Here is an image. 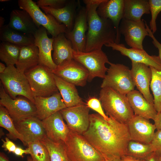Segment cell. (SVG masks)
I'll list each match as a JSON object with an SVG mask.
<instances>
[{
	"mask_svg": "<svg viewBox=\"0 0 161 161\" xmlns=\"http://www.w3.org/2000/svg\"><path fill=\"white\" fill-rule=\"evenodd\" d=\"M82 135L104 157L126 155L131 140L126 124L110 117L106 120L98 113L90 114L89 127Z\"/></svg>",
	"mask_w": 161,
	"mask_h": 161,
	"instance_id": "6da1fadb",
	"label": "cell"
},
{
	"mask_svg": "<svg viewBox=\"0 0 161 161\" xmlns=\"http://www.w3.org/2000/svg\"><path fill=\"white\" fill-rule=\"evenodd\" d=\"M103 0H83L88 28L85 52L101 49L104 45L115 42L117 32L112 22L100 17L97 10Z\"/></svg>",
	"mask_w": 161,
	"mask_h": 161,
	"instance_id": "7a4b0ae2",
	"label": "cell"
},
{
	"mask_svg": "<svg viewBox=\"0 0 161 161\" xmlns=\"http://www.w3.org/2000/svg\"><path fill=\"white\" fill-rule=\"evenodd\" d=\"M99 100L106 115L120 123L126 124L134 115L126 95L113 89L102 88Z\"/></svg>",
	"mask_w": 161,
	"mask_h": 161,
	"instance_id": "3957f363",
	"label": "cell"
},
{
	"mask_svg": "<svg viewBox=\"0 0 161 161\" xmlns=\"http://www.w3.org/2000/svg\"><path fill=\"white\" fill-rule=\"evenodd\" d=\"M64 143L71 161H105L82 134L70 130Z\"/></svg>",
	"mask_w": 161,
	"mask_h": 161,
	"instance_id": "277c9868",
	"label": "cell"
},
{
	"mask_svg": "<svg viewBox=\"0 0 161 161\" xmlns=\"http://www.w3.org/2000/svg\"><path fill=\"white\" fill-rule=\"evenodd\" d=\"M34 97L51 96L58 92L52 70L38 64L24 73Z\"/></svg>",
	"mask_w": 161,
	"mask_h": 161,
	"instance_id": "5b68a950",
	"label": "cell"
},
{
	"mask_svg": "<svg viewBox=\"0 0 161 161\" xmlns=\"http://www.w3.org/2000/svg\"><path fill=\"white\" fill-rule=\"evenodd\" d=\"M0 79L5 91L12 98L22 96L34 103V97L24 73L14 65L7 66L4 72L0 74Z\"/></svg>",
	"mask_w": 161,
	"mask_h": 161,
	"instance_id": "8992f818",
	"label": "cell"
},
{
	"mask_svg": "<svg viewBox=\"0 0 161 161\" xmlns=\"http://www.w3.org/2000/svg\"><path fill=\"white\" fill-rule=\"evenodd\" d=\"M109 64L101 88L109 87L125 95L134 90L135 85L129 67L120 64L111 62Z\"/></svg>",
	"mask_w": 161,
	"mask_h": 161,
	"instance_id": "52a82bcc",
	"label": "cell"
},
{
	"mask_svg": "<svg viewBox=\"0 0 161 161\" xmlns=\"http://www.w3.org/2000/svg\"><path fill=\"white\" fill-rule=\"evenodd\" d=\"M73 59L87 69L89 74L88 81L89 82L97 77L103 79L108 69L105 64L111 63L102 49L89 52L73 50Z\"/></svg>",
	"mask_w": 161,
	"mask_h": 161,
	"instance_id": "ba28073f",
	"label": "cell"
},
{
	"mask_svg": "<svg viewBox=\"0 0 161 161\" xmlns=\"http://www.w3.org/2000/svg\"><path fill=\"white\" fill-rule=\"evenodd\" d=\"M0 105L7 110L13 121H18L33 116H36L34 103L26 97L18 96L12 98L0 83Z\"/></svg>",
	"mask_w": 161,
	"mask_h": 161,
	"instance_id": "9c48e42d",
	"label": "cell"
},
{
	"mask_svg": "<svg viewBox=\"0 0 161 161\" xmlns=\"http://www.w3.org/2000/svg\"><path fill=\"white\" fill-rule=\"evenodd\" d=\"M18 4L19 8L27 12L35 22L40 27L42 26L55 37L67 31L66 27L59 23L52 15L43 13L36 3L32 0H19Z\"/></svg>",
	"mask_w": 161,
	"mask_h": 161,
	"instance_id": "30bf717a",
	"label": "cell"
},
{
	"mask_svg": "<svg viewBox=\"0 0 161 161\" xmlns=\"http://www.w3.org/2000/svg\"><path fill=\"white\" fill-rule=\"evenodd\" d=\"M90 108L86 103L66 107L60 111L64 120L71 131L82 134L89 123Z\"/></svg>",
	"mask_w": 161,
	"mask_h": 161,
	"instance_id": "8fae6325",
	"label": "cell"
},
{
	"mask_svg": "<svg viewBox=\"0 0 161 161\" xmlns=\"http://www.w3.org/2000/svg\"><path fill=\"white\" fill-rule=\"evenodd\" d=\"M120 34L123 35L127 44L132 48L143 49V41L149 34L143 19L134 21L123 18L119 26Z\"/></svg>",
	"mask_w": 161,
	"mask_h": 161,
	"instance_id": "7c38bea8",
	"label": "cell"
},
{
	"mask_svg": "<svg viewBox=\"0 0 161 161\" xmlns=\"http://www.w3.org/2000/svg\"><path fill=\"white\" fill-rule=\"evenodd\" d=\"M53 74L63 80L75 86L86 85L89 77L87 69L73 59L57 66Z\"/></svg>",
	"mask_w": 161,
	"mask_h": 161,
	"instance_id": "4fadbf2b",
	"label": "cell"
},
{
	"mask_svg": "<svg viewBox=\"0 0 161 161\" xmlns=\"http://www.w3.org/2000/svg\"><path fill=\"white\" fill-rule=\"evenodd\" d=\"M13 121L16 129L23 138V145L25 146L31 142L41 141L47 137L42 120L36 116Z\"/></svg>",
	"mask_w": 161,
	"mask_h": 161,
	"instance_id": "5bb4252c",
	"label": "cell"
},
{
	"mask_svg": "<svg viewBox=\"0 0 161 161\" xmlns=\"http://www.w3.org/2000/svg\"><path fill=\"white\" fill-rule=\"evenodd\" d=\"M88 28L87 16L85 7L80 8L76 14L72 29L65 33L71 42L73 50L85 52L86 39V32Z\"/></svg>",
	"mask_w": 161,
	"mask_h": 161,
	"instance_id": "9a60e30c",
	"label": "cell"
},
{
	"mask_svg": "<svg viewBox=\"0 0 161 161\" xmlns=\"http://www.w3.org/2000/svg\"><path fill=\"white\" fill-rule=\"evenodd\" d=\"M126 124L131 140L150 143L156 129L154 124L151 123L149 120L134 115Z\"/></svg>",
	"mask_w": 161,
	"mask_h": 161,
	"instance_id": "2e32d148",
	"label": "cell"
},
{
	"mask_svg": "<svg viewBox=\"0 0 161 161\" xmlns=\"http://www.w3.org/2000/svg\"><path fill=\"white\" fill-rule=\"evenodd\" d=\"M124 5V0H103L97 10L99 16L110 19L113 23L117 32L116 44H119L120 41L119 26L123 18Z\"/></svg>",
	"mask_w": 161,
	"mask_h": 161,
	"instance_id": "e0dca14e",
	"label": "cell"
},
{
	"mask_svg": "<svg viewBox=\"0 0 161 161\" xmlns=\"http://www.w3.org/2000/svg\"><path fill=\"white\" fill-rule=\"evenodd\" d=\"M105 46L119 52L122 55L128 57L131 61L143 64L161 70V61L158 56L150 55L144 49L128 48L124 44L115 42L110 43Z\"/></svg>",
	"mask_w": 161,
	"mask_h": 161,
	"instance_id": "ac0fdd59",
	"label": "cell"
},
{
	"mask_svg": "<svg viewBox=\"0 0 161 161\" xmlns=\"http://www.w3.org/2000/svg\"><path fill=\"white\" fill-rule=\"evenodd\" d=\"M131 66V73L135 86L148 102L154 104V98L149 89L152 77L150 67L143 64L133 61Z\"/></svg>",
	"mask_w": 161,
	"mask_h": 161,
	"instance_id": "d6986e66",
	"label": "cell"
},
{
	"mask_svg": "<svg viewBox=\"0 0 161 161\" xmlns=\"http://www.w3.org/2000/svg\"><path fill=\"white\" fill-rule=\"evenodd\" d=\"M47 32L45 28L41 26L33 35L34 44L38 49L39 64L48 67L53 71L57 66L52 56L53 38H49Z\"/></svg>",
	"mask_w": 161,
	"mask_h": 161,
	"instance_id": "ffe728a7",
	"label": "cell"
},
{
	"mask_svg": "<svg viewBox=\"0 0 161 161\" xmlns=\"http://www.w3.org/2000/svg\"><path fill=\"white\" fill-rule=\"evenodd\" d=\"M47 136L55 142H64L70 131L60 111L42 120Z\"/></svg>",
	"mask_w": 161,
	"mask_h": 161,
	"instance_id": "44dd1931",
	"label": "cell"
},
{
	"mask_svg": "<svg viewBox=\"0 0 161 161\" xmlns=\"http://www.w3.org/2000/svg\"><path fill=\"white\" fill-rule=\"evenodd\" d=\"M36 116L41 120L66 107L58 92L46 97H34Z\"/></svg>",
	"mask_w": 161,
	"mask_h": 161,
	"instance_id": "7402d4cb",
	"label": "cell"
},
{
	"mask_svg": "<svg viewBox=\"0 0 161 161\" xmlns=\"http://www.w3.org/2000/svg\"><path fill=\"white\" fill-rule=\"evenodd\" d=\"M134 114L153 120L157 114L154 105L148 102L139 91L134 90L126 95Z\"/></svg>",
	"mask_w": 161,
	"mask_h": 161,
	"instance_id": "603a6c76",
	"label": "cell"
},
{
	"mask_svg": "<svg viewBox=\"0 0 161 161\" xmlns=\"http://www.w3.org/2000/svg\"><path fill=\"white\" fill-rule=\"evenodd\" d=\"M8 26L24 34L33 35L40 28L30 15L24 10H13L10 14Z\"/></svg>",
	"mask_w": 161,
	"mask_h": 161,
	"instance_id": "cb8c5ba5",
	"label": "cell"
},
{
	"mask_svg": "<svg viewBox=\"0 0 161 161\" xmlns=\"http://www.w3.org/2000/svg\"><path fill=\"white\" fill-rule=\"evenodd\" d=\"M78 5V1H69L64 7L55 9L48 7L40 8L46 14L52 15L59 23L64 24L67 30H71L73 27L76 15V10Z\"/></svg>",
	"mask_w": 161,
	"mask_h": 161,
	"instance_id": "d4e9b609",
	"label": "cell"
},
{
	"mask_svg": "<svg viewBox=\"0 0 161 161\" xmlns=\"http://www.w3.org/2000/svg\"><path fill=\"white\" fill-rule=\"evenodd\" d=\"M53 38L52 44L53 61L57 66L73 59V49L70 41L64 33L59 34Z\"/></svg>",
	"mask_w": 161,
	"mask_h": 161,
	"instance_id": "484cf974",
	"label": "cell"
},
{
	"mask_svg": "<svg viewBox=\"0 0 161 161\" xmlns=\"http://www.w3.org/2000/svg\"><path fill=\"white\" fill-rule=\"evenodd\" d=\"M39 61L38 49L34 44L21 46L16 67L25 73L38 65Z\"/></svg>",
	"mask_w": 161,
	"mask_h": 161,
	"instance_id": "4316f807",
	"label": "cell"
},
{
	"mask_svg": "<svg viewBox=\"0 0 161 161\" xmlns=\"http://www.w3.org/2000/svg\"><path fill=\"white\" fill-rule=\"evenodd\" d=\"M54 77L56 86L66 107L85 103L79 96L75 85L63 80L54 74Z\"/></svg>",
	"mask_w": 161,
	"mask_h": 161,
	"instance_id": "83f0119b",
	"label": "cell"
},
{
	"mask_svg": "<svg viewBox=\"0 0 161 161\" xmlns=\"http://www.w3.org/2000/svg\"><path fill=\"white\" fill-rule=\"evenodd\" d=\"M150 13L148 1L124 0L123 18L134 21L141 20L144 14Z\"/></svg>",
	"mask_w": 161,
	"mask_h": 161,
	"instance_id": "f1b7e54d",
	"label": "cell"
},
{
	"mask_svg": "<svg viewBox=\"0 0 161 161\" xmlns=\"http://www.w3.org/2000/svg\"><path fill=\"white\" fill-rule=\"evenodd\" d=\"M33 35L23 33L4 25L0 28V40L20 46L34 44Z\"/></svg>",
	"mask_w": 161,
	"mask_h": 161,
	"instance_id": "f546056e",
	"label": "cell"
},
{
	"mask_svg": "<svg viewBox=\"0 0 161 161\" xmlns=\"http://www.w3.org/2000/svg\"><path fill=\"white\" fill-rule=\"evenodd\" d=\"M41 142L48 151L50 161H71L66 153L64 142H54L47 137Z\"/></svg>",
	"mask_w": 161,
	"mask_h": 161,
	"instance_id": "4dcf8cb0",
	"label": "cell"
},
{
	"mask_svg": "<svg viewBox=\"0 0 161 161\" xmlns=\"http://www.w3.org/2000/svg\"><path fill=\"white\" fill-rule=\"evenodd\" d=\"M155 150L151 144H146L130 140L126 148V155L146 160Z\"/></svg>",
	"mask_w": 161,
	"mask_h": 161,
	"instance_id": "1f68e13d",
	"label": "cell"
},
{
	"mask_svg": "<svg viewBox=\"0 0 161 161\" xmlns=\"http://www.w3.org/2000/svg\"><path fill=\"white\" fill-rule=\"evenodd\" d=\"M21 46L9 42H1L0 44V59L7 66L16 65Z\"/></svg>",
	"mask_w": 161,
	"mask_h": 161,
	"instance_id": "d6a6232c",
	"label": "cell"
},
{
	"mask_svg": "<svg viewBox=\"0 0 161 161\" xmlns=\"http://www.w3.org/2000/svg\"><path fill=\"white\" fill-rule=\"evenodd\" d=\"M0 126L6 129L9 132L8 137L13 140L18 139L24 143V140L21 135L17 131L14 121L7 110L0 105Z\"/></svg>",
	"mask_w": 161,
	"mask_h": 161,
	"instance_id": "836d02e7",
	"label": "cell"
},
{
	"mask_svg": "<svg viewBox=\"0 0 161 161\" xmlns=\"http://www.w3.org/2000/svg\"><path fill=\"white\" fill-rule=\"evenodd\" d=\"M152 73L150 87L152 92L154 108L158 113L161 112V70L149 66Z\"/></svg>",
	"mask_w": 161,
	"mask_h": 161,
	"instance_id": "e575fe53",
	"label": "cell"
},
{
	"mask_svg": "<svg viewBox=\"0 0 161 161\" xmlns=\"http://www.w3.org/2000/svg\"><path fill=\"white\" fill-rule=\"evenodd\" d=\"M27 146L29 154L33 161H50L48 151L41 141L30 143Z\"/></svg>",
	"mask_w": 161,
	"mask_h": 161,
	"instance_id": "d590c367",
	"label": "cell"
},
{
	"mask_svg": "<svg viewBox=\"0 0 161 161\" xmlns=\"http://www.w3.org/2000/svg\"><path fill=\"white\" fill-rule=\"evenodd\" d=\"M151 19L150 21V29L153 33L157 30L156 20L157 16L161 11V0H149Z\"/></svg>",
	"mask_w": 161,
	"mask_h": 161,
	"instance_id": "8d00e7d4",
	"label": "cell"
},
{
	"mask_svg": "<svg viewBox=\"0 0 161 161\" xmlns=\"http://www.w3.org/2000/svg\"><path fill=\"white\" fill-rule=\"evenodd\" d=\"M86 103L90 109L97 112L105 120H108L109 117L104 113L99 99L95 97H92L88 100Z\"/></svg>",
	"mask_w": 161,
	"mask_h": 161,
	"instance_id": "74e56055",
	"label": "cell"
},
{
	"mask_svg": "<svg viewBox=\"0 0 161 161\" xmlns=\"http://www.w3.org/2000/svg\"><path fill=\"white\" fill-rule=\"evenodd\" d=\"M68 1L66 0H38L36 4L39 7H48L58 9L64 7Z\"/></svg>",
	"mask_w": 161,
	"mask_h": 161,
	"instance_id": "f35d334b",
	"label": "cell"
},
{
	"mask_svg": "<svg viewBox=\"0 0 161 161\" xmlns=\"http://www.w3.org/2000/svg\"><path fill=\"white\" fill-rule=\"evenodd\" d=\"M150 143L155 150V152L161 151V130H157L155 132Z\"/></svg>",
	"mask_w": 161,
	"mask_h": 161,
	"instance_id": "ab89813d",
	"label": "cell"
},
{
	"mask_svg": "<svg viewBox=\"0 0 161 161\" xmlns=\"http://www.w3.org/2000/svg\"><path fill=\"white\" fill-rule=\"evenodd\" d=\"M3 144L1 146L4 150L8 151L9 152L13 153L16 147V145L11 141L8 137H6L5 140L1 139Z\"/></svg>",
	"mask_w": 161,
	"mask_h": 161,
	"instance_id": "60d3db41",
	"label": "cell"
},
{
	"mask_svg": "<svg viewBox=\"0 0 161 161\" xmlns=\"http://www.w3.org/2000/svg\"><path fill=\"white\" fill-rule=\"evenodd\" d=\"M145 26L147 31L149 34V36L153 40L152 43L154 46L157 48L158 50L159 55L160 59L161 61V44L157 40L154 35L152 31L147 25L146 21L144 20Z\"/></svg>",
	"mask_w": 161,
	"mask_h": 161,
	"instance_id": "b9f144b4",
	"label": "cell"
},
{
	"mask_svg": "<svg viewBox=\"0 0 161 161\" xmlns=\"http://www.w3.org/2000/svg\"><path fill=\"white\" fill-rule=\"evenodd\" d=\"M13 153L17 156L23 157L24 154H29V150L28 148L24 149L20 147H17Z\"/></svg>",
	"mask_w": 161,
	"mask_h": 161,
	"instance_id": "7bdbcfd3",
	"label": "cell"
},
{
	"mask_svg": "<svg viewBox=\"0 0 161 161\" xmlns=\"http://www.w3.org/2000/svg\"><path fill=\"white\" fill-rule=\"evenodd\" d=\"M153 120L157 130H161V113H157Z\"/></svg>",
	"mask_w": 161,
	"mask_h": 161,
	"instance_id": "ee69618b",
	"label": "cell"
},
{
	"mask_svg": "<svg viewBox=\"0 0 161 161\" xmlns=\"http://www.w3.org/2000/svg\"><path fill=\"white\" fill-rule=\"evenodd\" d=\"M121 161H146V160L137 159L128 155H125L121 158Z\"/></svg>",
	"mask_w": 161,
	"mask_h": 161,
	"instance_id": "f6af8a7d",
	"label": "cell"
},
{
	"mask_svg": "<svg viewBox=\"0 0 161 161\" xmlns=\"http://www.w3.org/2000/svg\"><path fill=\"white\" fill-rule=\"evenodd\" d=\"M146 161H159L156 152H153L146 160Z\"/></svg>",
	"mask_w": 161,
	"mask_h": 161,
	"instance_id": "bcb514c9",
	"label": "cell"
},
{
	"mask_svg": "<svg viewBox=\"0 0 161 161\" xmlns=\"http://www.w3.org/2000/svg\"><path fill=\"white\" fill-rule=\"evenodd\" d=\"M104 158L105 161H121V158L118 157L111 156Z\"/></svg>",
	"mask_w": 161,
	"mask_h": 161,
	"instance_id": "7dc6e473",
	"label": "cell"
},
{
	"mask_svg": "<svg viewBox=\"0 0 161 161\" xmlns=\"http://www.w3.org/2000/svg\"><path fill=\"white\" fill-rule=\"evenodd\" d=\"M0 161H10L8 157L3 152L0 153Z\"/></svg>",
	"mask_w": 161,
	"mask_h": 161,
	"instance_id": "c3c4849f",
	"label": "cell"
},
{
	"mask_svg": "<svg viewBox=\"0 0 161 161\" xmlns=\"http://www.w3.org/2000/svg\"><path fill=\"white\" fill-rule=\"evenodd\" d=\"M6 66L3 63H0V74L3 73L5 70Z\"/></svg>",
	"mask_w": 161,
	"mask_h": 161,
	"instance_id": "681fc988",
	"label": "cell"
},
{
	"mask_svg": "<svg viewBox=\"0 0 161 161\" xmlns=\"http://www.w3.org/2000/svg\"><path fill=\"white\" fill-rule=\"evenodd\" d=\"M5 19L2 16L0 17V28L4 26Z\"/></svg>",
	"mask_w": 161,
	"mask_h": 161,
	"instance_id": "f907efd6",
	"label": "cell"
},
{
	"mask_svg": "<svg viewBox=\"0 0 161 161\" xmlns=\"http://www.w3.org/2000/svg\"><path fill=\"white\" fill-rule=\"evenodd\" d=\"M156 152L157 154L159 161H161V151L159 152Z\"/></svg>",
	"mask_w": 161,
	"mask_h": 161,
	"instance_id": "816d5d0a",
	"label": "cell"
},
{
	"mask_svg": "<svg viewBox=\"0 0 161 161\" xmlns=\"http://www.w3.org/2000/svg\"><path fill=\"white\" fill-rule=\"evenodd\" d=\"M27 161H33L31 156H28L27 158Z\"/></svg>",
	"mask_w": 161,
	"mask_h": 161,
	"instance_id": "f5cc1de1",
	"label": "cell"
},
{
	"mask_svg": "<svg viewBox=\"0 0 161 161\" xmlns=\"http://www.w3.org/2000/svg\"><path fill=\"white\" fill-rule=\"evenodd\" d=\"M10 1V0H0V1L1 2H5L8 1Z\"/></svg>",
	"mask_w": 161,
	"mask_h": 161,
	"instance_id": "db71d44e",
	"label": "cell"
},
{
	"mask_svg": "<svg viewBox=\"0 0 161 161\" xmlns=\"http://www.w3.org/2000/svg\"><path fill=\"white\" fill-rule=\"evenodd\" d=\"M160 23H161V22H160Z\"/></svg>",
	"mask_w": 161,
	"mask_h": 161,
	"instance_id": "11a10c76",
	"label": "cell"
},
{
	"mask_svg": "<svg viewBox=\"0 0 161 161\" xmlns=\"http://www.w3.org/2000/svg\"></svg>",
	"mask_w": 161,
	"mask_h": 161,
	"instance_id": "9f6ffc18",
	"label": "cell"
}]
</instances>
